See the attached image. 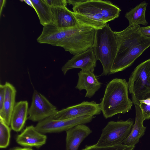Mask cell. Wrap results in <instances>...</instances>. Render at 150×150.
<instances>
[{"mask_svg": "<svg viewBox=\"0 0 150 150\" xmlns=\"http://www.w3.org/2000/svg\"><path fill=\"white\" fill-rule=\"evenodd\" d=\"M95 33L94 28L86 25L64 29L50 25L43 27L37 40L40 43L62 47L74 56L92 48Z\"/></svg>", "mask_w": 150, "mask_h": 150, "instance_id": "6da1fadb", "label": "cell"}, {"mask_svg": "<svg viewBox=\"0 0 150 150\" xmlns=\"http://www.w3.org/2000/svg\"><path fill=\"white\" fill-rule=\"evenodd\" d=\"M139 25L129 26L120 31H114L117 50L109 74L122 71L131 66L150 47V38L143 35Z\"/></svg>", "mask_w": 150, "mask_h": 150, "instance_id": "7a4b0ae2", "label": "cell"}, {"mask_svg": "<svg viewBox=\"0 0 150 150\" xmlns=\"http://www.w3.org/2000/svg\"><path fill=\"white\" fill-rule=\"evenodd\" d=\"M73 13L79 24L95 30L103 28L108 22L118 18L121 10L110 1L84 0L73 7Z\"/></svg>", "mask_w": 150, "mask_h": 150, "instance_id": "3957f363", "label": "cell"}, {"mask_svg": "<svg viewBox=\"0 0 150 150\" xmlns=\"http://www.w3.org/2000/svg\"><path fill=\"white\" fill-rule=\"evenodd\" d=\"M128 86L125 79L115 78L107 85L100 104L101 111L106 119L131 109L133 103L128 97Z\"/></svg>", "mask_w": 150, "mask_h": 150, "instance_id": "277c9868", "label": "cell"}, {"mask_svg": "<svg viewBox=\"0 0 150 150\" xmlns=\"http://www.w3.org/2000/svg\"><path fill=\"white\" fill-rule=\"evenodd\" d=\"M114 31L107 24L102 28L96 30L92 48L97 60L103 67L102 76L109 74L117 50Z\"/></svg>", "mask_w": 150, "mask_h": 150, "instance_id": "5b68a950", "label": "cell"}, {"mask_svg": "<svg viewBox=\"0 0 150 150\" xmlns=\"http://www.w3.org/2000/svg\"><path fill=\"white\" fill-rule=\"evenodd\" d=\"M128 83L134 104L139 105L140 101L150 97V58L135 68Z\"/></svg>", "mask_w": 150, "mask_h": 150, "instance_id": "8992f818", "label": "cell"}, {"mask_svg": "<svg viewBox=\"0 0 150 150\" xmlns=\"http://www.w3.org/2000/svg\"><path fill=\"white\" fill-rule=\"evenodd\" d=\"M133 119L125 121H110L103 129L102 133L96 146L105 147L122 144L129 135L133 126Z\"/></svg>", "mask_w": 150, "mask_h": 150, "instance_id": "52a82bcc", "label": "cell"}, {"mask_svg": "<svg viewBox=\"0 0 150 150\" xmlns=\"http://www.w3.org/2000/svg\"><path fill=\"white\" fill-rule=\"evenodd\" d=\"M94 117L92 116H85L75 118L55 120L50 117L38 122L35 127L42 133L59 132L67 130L79 125L90 122Z\"/></svg>", "mask_w": 150, "mask_h": 150, "instance_id": "ba28073f", "label": "cell"}, {"mask_svg": "<svg viewBox=\"0 0 150 150\" xmlns=\"http://www.w3.org/2000/svg\"><path fill=\"white\" fill-rule=\"evenodd\" d=\"M57 107L43 95L34 91L31 105L28 109V119L33 122H39L54 115Z\"/></svg>", "mask_w": 150, "mask_h": 150, "instance_id": "9c48e42d", "label": "cell"}, {"mask_svg": "<svg viewBox=\"0 0 150 150\" xmlns=\"http://www.w3.org/2000/svg\"><path fill=\"white\" fill-rule=\"evenodd\" d=\"M101 112L100 104L94 101H83L58 111L50 117L55 120L66 119L82 116H94L100 114Z\"/></svg>", "mask_w": 150, "mask_h": 150, "instance_id": "30bf717a", "label": "cell"}, {"mask_svg": "<svg viewBox=\"0 0 150 150\" xmlns=\"http://www.w3.org/2000/svg\"><path fill=\"white\" fill-rule=\"evenodd\" d=\"M97 60L92 48L82 53L74 55L63 66L62 71L64 75L69 70L75 68L93 72Z\"/></svg>", "mask_w": 150, "mask_h": 150, "instance_id": "8fae6325", "label": "cell"}, {"mask_svg": "<svg viewBox=\"0 0 150 150\" xmlns=\"http://www.w3.org/2000/svg\"><path fill=\"white\" fill-rule=\"evenodd\" d=\"M46 136L38 131L33 125L27 126L16 138V142L24 147L39 148L45 144Z\"/></svg>", "mask_w": 150, "mask_h": 150, "instance_id": "7c38bea8", "label": "cell"}, {"mask_svg": "<svg viewBox=\"0 0 150 150\" xmlns=\"http://www.w3.org/2000/svg\"><path fill=\"white\" fill-rule=\"evenodd\" d=\"M78 80L76 87L79 91H86L85 97L91 98L100 88L101 83L93 73L90 71L81 70L78 73Z\"/></svg>", "mask_w": 150, "mask_h": 150, "instance_id": "4fadbf2b", "label": "cell"}, {"mask_svg": "<svg viewBox=\"0 0 150 150\" xmlns=\"http://www.w3.org/2000/svg\"><path fill=\"white\" fill-rule=\"evenodd\" d=\"M65 150H78L82 141L92 131L84 124L77 125L66 131Z\"/></svg>", "mask_w": 150, "mask_h": 150, "instance_id": "5bb4252c", "label": "cell"}, {"mask_svg": "<svg viewBox=\"0 0 150 150\" xmlns=\"http://www.w3.org/2000/svg\"><path fill=\"white\" fill-rule=\"evenodd\" d=\"M54 18V24L64 29L74 28L79 24L73 12L67 6L51 7Z\"/></svg>", "mask_w": 150, "mask_h": 150, "instance_id": "9a60e30c", "label": "cell"}, {"mask_svg": "<svg viewBox=\"0 0 150 150\" xmlns=\"http://www.w3.org/2000/svg\"><path fill=\"white\" fill-rule=\"evenodd\" d=\"M136 110L135 121L131 130L122 144L130 146H135L139 142V139L144 135L146 128L143 125L144 120L139 106L134 104Z\"/></svg>", "mask_w": 150, "mask_h": 150, "instance_id": "2e32d148", "label": "cell"}, {"mask_svg": "<svg viewBox=\"0 0 150 150\" xmlns=\"http://www.w3.org/2000/svg\"><path fill=\"white\" fill-rule=\"evenodd\" d=\"M28 103L27 101H21L16 103L11 115L10 125L16 132L21 131L28 119Z\"/></svg>", "mask_w": 150, "mask_h": 150, "instance_id": "e0dca14e", "label": "cell"}, {"mask_svg": "<svg viewBox=\"0 0 150 150\" xmlns=\"http://www.w3.org/2000/svg\"><path fill=\"white\" fill-rule=\"evenodd\" d=\"M5 93L3 105V113L0 118L8 126L10 125L12 113L16 103L15 98L16 91L10 83L6 82L5 84Z\"/></svg>", "mask_w": 150, "mask_h": 150, "instance_id": "ac0fdd59", "label": "cell"}, {"mask_svg": "<svg viewBox=\"0 0 150 150\" xmlns=\"http://www.w3.org/2000/svg\"><path fill=\"white\" fill-rule=\"evenodd\" d=\"M39 18L40 23L44 26L54 24L51 7L45 0H31Z\"/></svg>", "mask_w": 150, "mask_h": 150, "instance_id": "d6986e66", "label": "cell"}, {"mask_svg": "<svg viewBox=\"0 0 150 150\" xmlns=\"http://www.w3.org/2000/svg\"><path fill=\"white\" fill-rule=\"evenodd\" d=\"M147 5L146 1H143L126 13L125 17L128 21L129 25H147L145 13Z\"/></svg>", "mask_w": 150, "mask_h": 150, "instance_id": "ffe728a7", "label": "cell"}, {"mask_svg": "<svg viewBox=\"0 0 150 150\" xmlns=\"http://www.w3.org/2000/svg\"><path fill=\"white\" fill-rule=\"evenodd\" d=\"M5 122L0 118V148H5L9 145L11 129Z\"/></svg>", "mask_w": 150, "mask_h": 150, "instance_id": "44dd1931", "label": "cell"}, {"mask_svg": "<svg viewBox=\"0 0 150 150\" xmlns=\"http://www.w3.org/2000/svg\"><path fill=\"white\" fill-rule=\"evenodd\" d=\"M134 147L135 146H128L122 144L105 147L97 146L94 144L86 146L82 150H134Z\"/></svg>", "mask_w": 150, "mask_h": 150, "instance_id": "7402d4cb", "label": "cell"}, {"mask_svg": "<svg viewBox=\"0 0 150 150\" xmlns=\"http://www.w3.org/2000/svg\"><path fill=\"white\" fill-rule=\"evenodd\" d=\"M46 3L51 7L67 6V0H45Z\"/></svg>", "mask_w": 150, "mask_h": 150, "instance_id": "603a6c76", "label": "cell"}, {"mask_svg": "<svg viewBox=\"0 0 150 150\" xmlns=\"http://www.w3.org/2000/svg\"><path fill=\"white\" fill-rule=\"evenodd\" d=\"M139 106L144 120L150 119V105L141 103Z\"/></svg>", "mask_w": 150, "mask_h": 150, "instance_id": "cb8c5ba5", "label": "cell"}, {"mask_svg": "<svg viewBox=\"0 0 150 150\" xmlns=\"http://www.w3.org/2000/svg\"><path fill=\"white\" fill-rule=\"evenodd\" d=\"M5 93V85H0V116H1L3 113V105Z\"/></svg>", "mask_w": 150, "mask_h": 150, "instance_id": "d4e9b609", "label": "cell"}, {"mask_svg": "<svg viewBox=\"0 0 150 150\" xmlns=\"http://www.w3.org/2000/svg\"><path fill=\"white\" fill-rule=\"evenodd\" d=\"M140 31L142 35L145 37L150 38V25L140 27Z\"/></svg>", "mask_w": 150, "mask_h": 150, "instance_id": "484cf974", "label": "cell"}, {"mask_svg": "<svg viewBox=\"0 0 150 150\" xmlns=\"http://www.w3.org/2000/svg\"><path fill=\"white\" fill-rule=\"evenodd\" d=\"M84 0H67V3L69 5H71L73 7L84 1Z\"/></svg>", "mask_w": 150, "mask_h": 150, "instance_id": "4316f807", "label": "cell"}, {"mask_svg": "<svg viewBox=\"0 0 150 150\" xmlns=\"http://www.w3.org/2000/svg\"><path fill=\"white\" fill-rule=\"evenodd\" d=\"M6 1L5 0H0V15L1 14L2 9L5 6L6 3Z\"/></svg>", "mask_w": 150, "mask_h": 150, "instance_id": "83f0119b", "label": "cell"}, {"mask_svg": "<svg viewBox=\"0 0 150 150\" xmlns=\"http://www.w3.org/2000/svg\"><path fill=\"white\" fill-rule=\"evenodd\" d=\"M140 104L144 103L147 105H150V97L140 101Z\"/></svg>", "mask_w": 150, "mask_h": 150, "instance_id": "f1b7e54d", "label": "cell"}, {"mask_svg": "<svg viewBox=\"0 0 150 150\" xmlns=\"http://www.w3.org/2000/svg\"><path fill=\"white\" fill-rule=\"evenodd\" d=\"M10 150H34L31 148H21L17 147L13 148Z\"/></svg>", "mask_w": 150, "mask_h": 150, "instance_id": "f546056e", "label": "cell"}, {"mask_svg": "<svg viewBox=\"0 0 150 150\" xmlns=\"http://www.w3.org/2000/svg\"><path fill=\"white\" fill-rule=\"evenodd\" d=\"M23 1L27 4L34 9V6L31 0H25Z\"/></svg>", "mask_w": 150, "mask_h": 150, "instance_id": "4dcf8cb0", "label": "cell"}]
</instances>
